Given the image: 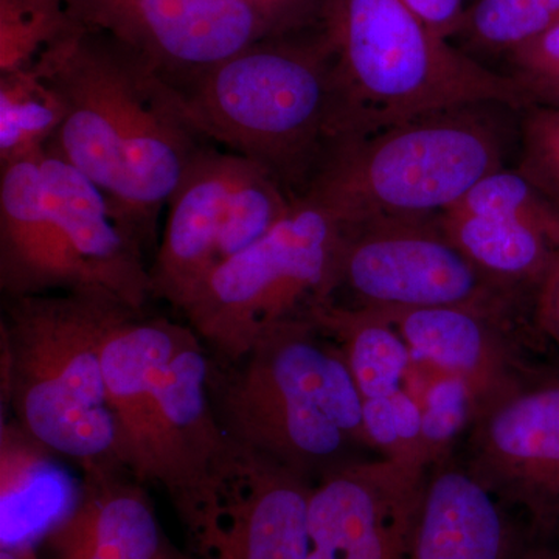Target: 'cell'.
Segmentation results:
<instances>
[{"label":"cell","mask_w":559,"mask_h":559,"mask_svg":"<svg viewBox=\"0 0 559 559\" xmlns=\"http://www.w3.org/2000/svg\"><path fill=\"white\" fill-rule=\"evenodd\" d=\"M39 167L47 204L81 263L102 289L142 311L153 296L150 270L108 197L53 151L40 154Z\"/></svg>","instance_id":"obj_17"},{"label":"cell","mask_w":559,"mask_h":559,"mask_svg":"<svg viewBox=\"0 0 559 559\" xmlns=\"http://www.w3.org/2000/svg\"><path fill=\"white\" fill-rule=\"evenodd\" d=\"M342 293L348 299L336 305L378 312L436 307L507 312L518 297L471 263L439 216L344 221L331 300Z\"/></svg>","instance_id":"obj_9"},{"label":"cell","mask_w":559,"mask_h":559,"mask_svg":"<svg viewBox=\"0 0 559 559\" xmlns=\"http://www.w3.org/2000/svg\"><path fill=\"white\" fill-rule=\"evenodd\" d=\"M135 311L102 290L7 299L3 401L25 433L83 473L121 471L103 355L110 334Z\"/></svg>","instance_id":"obj_4"},{"label":"cell","mask_w":559,"mask_h":559,"mask_svg":"<svg viewBox=\"0 0 559 559\" xmlns=\"http://www.w3.org/2000/svg\"><path fill=\"white\" fill-rule=\"evenodd\" d=\"M451 241L499 288L520 296L538 293L559 260V246L520 221L492 218L451 209L439 216Z\"/></svg>","instance_id":"obj_22"},{"label":"cell","mask_w":559,"mask_h":559,"mask_svg":"<svg viewBox=\"0 0 559 559\" xmlns=\"http://www.w3.org/2000/svg\"><path fill=\"white\" fill-rule=\"evenodd\" d=\"M76 28L62 0H0V73L35 68Z\"/></svg>","instance_id":"obj_27"},{"label":"cell","mask_w":559,"mask_h":559,"mask_svg":"<svg viewBox=\"0 0 559 559\" xmlns=\"http://www.w3.org/2000/svg\"><path fill=\"white\" fill-rule=\"evenodd\" d=\"M103 367L120 469L164 489L187 524L234 450L204 342L190 325L135 311L110 334Z\"/></svg>","instance_id":"obj_2"},{"label":"cell","mask_w":559,"mask_h":559,"mask_svg":"<svg viewBox=\"0 0 559 559\" xmlns=\"http://www.w3.org/2000/svg\"><path fill=\"white\" fill-rule=\"evenodd\" d=\"M509 559H559V547L538 544L524 550L513 551Z\"/></svg>","instance_id":"obj_35"},{"label":"cell","mask_w":559,"mask_h":559,"mask_svg":"<svg viewBox=\"0 0 559 559\" xmlns=\"http://www.w3.org/2000/svg\"><path fill=\"white\" fill-rule=\"evenodd\" d=\"M344 218L318 191L255 245L216 267L179 308L221 364L280 323L311 318L333 299Z\"/></svg>","instance_id":"obj_7"},{"label":"cell","mask_w":559,"mask_h":559,"mask_svg":"<svg viewBox=\"0 0 559 559\" xmlns=\"http://www.w3.org/2000/svg\"><path fill=\"white\" fill-rule=\"evenodd\" d=\"M242 157L202 146L168 201V218L150 270L153 296L179 308L219 266V241Z\"/></svg>","instance_id":"obj_16"},{"label":"cell","mask_w":559,"mask_h":559,"mask_svg":"<svg viewBox=\"0 0 559 559\" xmlns=\"http://www.w3.org/2000/svg\"><path fill=\"white\" fill-rule=\"evenodd\" d=\"M0 559H35V551L0 549Z\"/></svg>","instance_id":"obj_36"},{"label":"cell","mask_w":559,"mask_h":559,"mask_svg":"<svg viewBox=\"0 0 559 559\" xmlns=\"http://www.w3.org/2000/svg\"><path fill=\"white\" fill-rule=\"evenodd\" d=\"M528 108L559 109V25L507 58Z\"/></svg>","instance_id":"obj_31"},{"label":"cell","mask_w":559,"mask_h":559,"mask_svg":"<svg viewBox=\"0 0 559 559\" xmlns=\"http://www.w3.org/2000/svg\"><path fill=\"white\" fill-rule=\"evenodd\" d=\"M421 404V440L428 466L447 460L460 433L471 428L477 403L465 381L441 373L430 381Z\"/></svg>","instance_id":"obj_29"},{"label":"cell","mask_w":559,"mask_h":559,"mask_svg":"<svg viewBox=\"0 0 559 559\" xmlns=\"http://www.w3.org/2000/svg\"><path fill=\"white\" fill-rule=\"evenodd\" d=\"M312 487L235 444L187 527L204 559H308Z\"/></svg>","instance_id":"obj_11"},{"label":"cell","mask_w":559,"mask_h":559,"mask_svg":"<svg viewBox=\"0 0 559 559\" xmlns=\"http://www.w3.org/2000/svg\"><path fill=\"white\" fill-rule=\"evenodd\" d=\"M557 25L559 0H473L454 39L477 61L480 57L507 60Z\"/></svg>","instance_id":"obj_25"},{"label":"cell","mask_w":559,"mask_h":559,"mask_svg":"<svg viewBox=\"0 0 559 559\" xmlns=\"http://www.w3.org/2000/svg\"><path fill=\"white\" fill-rule=\"evenodd\" d=\"M178 91L153 69L143 76L121 143L119 182L110 209L142 246L153 237L162 209L204 146Z\"/></svg>","instance_id":"obj_14"},{"label":"cell","mask_w":559,"mask_h":559,"mask_svg":"<svg viewBox=\"0 0 559 559\" xmlns=\"http://www.w3.org/2000/svg\"><path fill=\"white\" fill-rule=\"evenodd\" d=\"M429 469L364 459L316 481L308 559H409Z\"/></svg>","instance_id":"obj_13"},{"label":"cell","mask_w":559,"mask_h":559,"mask_svg":"<svg viewBox=\"0 0 559 559\" xmlns=\"http://www.w3.org/2000/svg\"><path fill=\"white\" fill-rule=\"evenodd\" d=\"M511 554L500 500L468 468L433 465L409 559H509Z\"/></svg>","instance_id":"obj_21"},{"label":"cell","mask_w":559,"mask_h":559,"mask_svg":"<svg viewBox=\"0 0 559 559\" xmlns=\"http://www.w3.org/2000/svg\"><path fill=\"white\" fill-rule=\"evenodd\" d=\"M205 140L310 194L367 132L316 16L171 84Z\"/></svg>","instance_id":"obj_1"},{"label":"cell","mask_w":559,"mask_h":559,"mask_svg":"<svg viewBox=\"0 0 559 559\" xmlns=\"http://www.w3.org/2000/svg\"><path fill=\"white\" fill-rule=\"evenodd\" d=\"M60 92L66 116L46 150L108 197L119 182L121 143L150 66L103 33L76 28L33 68Z\"/></svg>","instance_id":"obj_10"},{"label":"cell","mask_w":559,"mask_h":559,"mask_svg":"<svg viewBox=\"0 0 559 559\" xmlns=\"http://www.w3.org/2000/svg\"><path fill=\"white\" fill-rule=\"evenodd\" d=\"M522 112L471 103L399 121L353 143L312 191L344 221L436 218L509 167Z\"/></svg>","instance_id":"obj_5"},{"label":"cell","mask_w":559,"mask_h":559,"mask_svg":"<svg viewBox=\"0 0 559 559\" xmlns=\"http://www.w3.org/2000/svg\"><path fill=\"white\" fill-rule=\"evenodd\" d=\"M452 209L520 221L544 231L559 246V204L520 167L491 173Z\"/></svg>","instance_id":"obj_28"},{"label":"cell","mask_w":559,"mask_h":559,"mask_svg":"<svg viewBox=\"0 0 559 559\" xmlns=\"http://www.w3.org/2000/svg\"><path fill=\"white\" fill-rule=\"evenodd\" d=\"M311 319L340 345L362 401L385 399L407 389L412 353L392 323L378 312L322 305Z\"/></svg>","instance_id":"obj_23"},{"label":"cell","mask_w":559,"mask_h":559,"mask_svg":"<svg viewBox=\"0 0 559 559\" xmlns=\"http://www.w3.org/2000/svg\"><path fill=\"white\" fill-rule=\"evenodd\" d=\"M124 476L83 473L79 510L47 539L55 559H186L165 538L143 485Z\"/></svg>","instance_id":"obj_18"},{"label":"cell","mask_w":559,"mask_h":559,"mask_svg":"<svg viewBox=\"0 0 559 559\" xmlns=\"http://www.w3.org/2000/svg\"><path fill=\"white\" fill-rule=\"evenodd\" d=\"M378 314L395 326L414 360L465 381L477 411L518 380L499 333L507 312L436 307Z\"/></svg>","instance_id":"obj_19"},{"label":"cell","mask_w":559,"mask_h":559,"mask_svg":"<svg viewBox=\"0 0 559 559\" xmlns=\"http://www.w3.org/2000/svg\"><path fill=\"white\" fill-rule=\"evenodd\" d=\"M210 393L237 447L308 480L374 451L344 353L311 318L280 323L234 362L212 359Z\"/></svg>","instance_id":"obj_3"},{"label":"cell","mask_w":559,"mask_h":559,"mask_svg":"<svg viewBox=\"0 0 559 559\" xmlns=\"http://www.w3.org/2000/svg\"><path fill=\"white\" fill-rule=\"evenodd\" d=\"M0 167V286L7 297L106 293L73 252L47 204L39 156Z\"/></svg>","instance_id":"obj_15"},{"label":"cell","mask_w":559,"mask_h":559,"mask_svg":"<svg viewBox=\"0 0 559 559\" xmlns=\"http://www.w3.org/2000/svg\"><path fill=\"white\" fill-rule=\"evenodd\" d=\"M80 27L103 33L170 84L305 24L316 0H62Z\"/></svg>","instance_id":"obj_8"},{"label":"cell","mask_w":559,"mask_h":559,"mask_svg":"<svg viewBox=\"0 0 559 559\" xmlns=\"http://www.w3.org/2000/svg\"><path fill=\"white\" fill-rule=\"evenodd\" d=\"M466 468L544 532H559V377L522 381L489 400L469 428Z\"/></svg>","instance_id":"obj_12"},{"label":"cell","mask_w":559,"mask_h":559,"mask_svg":"<svg viewBox=\"0 0 559 559\" xmlns=\"http://www.w3.org/2000/svg\"><path fill=\"white\" fill-rule=\"evenodd\" d=\"M316 20L367 135L471 103L528 109L511 76L441 38L401 0H318Z\"/></svg>","instance_id":"obj_6"},{"label":"cell","mask_w":559,"mask_h":559,"mask_svg":"<svg viewBox=\"0 0 559 559\" xmlns=\"http://www.w3.org/2000/svg\"><path fill=\"white\" fill-rule=\"evenodd\" d=\"M20 426L2 419L0 437V549L35 551L79 510L84 479Z\"/></svg>","instance_id":"obj_20"},{"label":"cell","mask_w":559,"mask_h":559,"mask_svg":"<svg viewBox=\"0 0 559 559\" xmlns=\"http://www.w3.org/2000/svg\"><path fill=\"white\" fill-rule=\"evenodd\" d=\"M294 201L260 165L242 157L219 241V266L277 227Z\"/></svg>","instance_id":"obj_26"},{"label":"cell","mask_w":559,"mask_h":559,"mask_svg":"<svg viewBox=\"0 0 559 559\" xmlns=\"http://www.w3.org/2000/svg\"><path fill=\"white\" fill-rule=\"evenodd\" d=\"M364 426L381 457L429 468L423 452L421 404L409 389L385 399L362 401Z\"/></svg>","instance_id":"obj_30"},{"label":"cell","mask_w":559,"mask_h":559,"mask_svg":"<svg viewBox=\"0 0 559 559\" xmlns=\"http://www.w3.org/2000/svg\"><path fill=\"white\" fill-rule=\"evenodd\" d=\"M535 316L539 329L559 347V260L535 294Z\"/></svg>","instance_id":"obj_34"},{"label":"cell","mask_w":559,"mask_h":559,"mask_svg":"<svg viewBox=\"0 0 559 559\" xmlns=\"http://www.w3.org/2000/svg\"><path fill=\"white\" fill-rule=\"evenodd\" d=\"M520 160L521 170L559 204V109L522 112Z\"/></svg>","instance_id":"obj_32"},{"label":"cell","mask_w":559,"mask_h":559,"mask_svg":"<svg viewBox=\"0 0 559 559\" xmlns=\"http://www.w3.org/2000/svg\"><path fill=\"white\" fill-rule=\"evenodd\" d=\"M64 116L60 92L38 70L0 73V165L40 156Z\"/></svg>","instance_id":"obj_24"},{"label":"cell","mask_w":559,"mask_h":559,"mask_svg":"<svg viewBox=\"0 0 559 559\" xmlns=\"http://www.w3.org/2000/svg\"><path fill=\"white\" fill-rule=\"evenodd\" d=\"M426 25L441 36L451 40L457 35L466 10L468 0H401ZM473 2V0H471Z\"/></svg>","instance_id":"obj_33"}]
</instances>
